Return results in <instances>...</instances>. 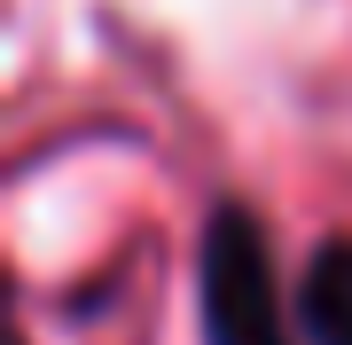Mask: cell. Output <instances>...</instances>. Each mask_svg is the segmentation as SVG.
<instances>
[{"label": "cell", "instance_id": "cell-1", "mask_svg": "<svg viewBox=\"0 0 352 345\" xmlns=\"http://www.w3.org/2000/svg\"><path fill=\"white\" fill-rule=\"evenodd\" d=\"M196 314L204 345H289V314L274 291L266 228L243 205H219L196 243Z\"/></svg>", "mask_w": 352, "mask_h": 345}, {"label": "cell", "instance_id": "cell-2", "mask_svg": "<svg viewBox=\"0 0 352 345\" xmlns=\"http://www.w3.org/2000/svg\"><path fill=\"white\" fill-rule=\"evenodd\" d=\"M298 330L305 345H352V243H321L298 275Z\"/></svg>", "mask_w": 352, "mask_h": 345}]
</instances>
